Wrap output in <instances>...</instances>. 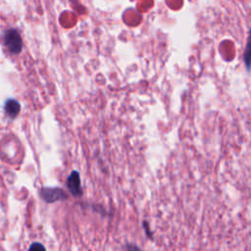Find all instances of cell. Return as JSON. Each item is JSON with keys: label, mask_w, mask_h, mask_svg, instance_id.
Segmentation results:
<instances>
[{"label": "cell", "mask_w": 251, "mask_h": 251, "mask_svg": "<svg viewBox=\"0 0 251 251\" xmlns=\"http://www.w3.org/2000/svg\"><path fill=\"white\" fill-rule=\"evenodd\" d=\"M3 41L7 49L12 54H19L23 48V39L19 31L15 28H10L5 31Z\"/></svg>", "instance_id": "1"}, {"label": "cell", "mask_w": 251, "mask_h": 251, "mask_svg": "<svg viewBox=\"0 0 251 251\" xmlns=\"http://www.w3.org/2000/svg\"><path fill=\"white\" fill-rule=\"evenodd\" d=\"M40 195L41 198L47 203L64 200L68 197L67 193L63 189L58 187H42L40 190Z\"/></svg>", "instance_id": "2"}, {"label": "cell", "mask_w": 251, "mask_h": 251, "mask_svg": "<svg viewBox=\"0 0 251 251\" xmlns=\"http://www.w3.org/2000/svg\"><path fill=\"white\" fill-rule=\"evenodd\" d=\"M67 186L69 191L74 195V196H80L82 194L81 186H80V178L79 175L76 171H73L72 174L69 176L67 179Z\"/></svg>", "instance_id": "3"}, {"label": "cell", "mask_w": 251, "mask_h": 251, "mask_svg": "<svg viewBox=\"0 0 251 251\" xmlns=\"http://www.w3.org/2000/svg\"><path fill=\"white\" fill-rule=\"evenodd\" d=\"M21 106L15 99H9L5 103V112L10 118H16L20 113Z\"/></svg>", "instance_id": "4"}, {"label": "cell", "mask_w": 251, "mask_h": 251, "mask_svg": "<svg viewBox=\"0 0 251 251\" xmlns=\"http://www.w3.org/2000/svg\"><path fill=\"white\" fill-rule=\"evenodd\" d=\"M243 59H244V63H245L247 70H250V67H251V32H250V37H249V40L247 43V47L245 49Z\"/></svg>", "instance_id": "5"}, {"label": "cell", "mask_w": 251, "mask_h": 251, "mask_svg": "<svg viewBox=\"0 0 251 251\" xmlns=\"http://www.w3.org/2000/svg\"><path fill=\"white\" fill-rule=\"evenodd\" d=\"M33 248H40V249H44L43 245H41V244H39V243H33V244L29 247V249H33Z\"/></svg>", "instance_id": "6"}]
</instances>
